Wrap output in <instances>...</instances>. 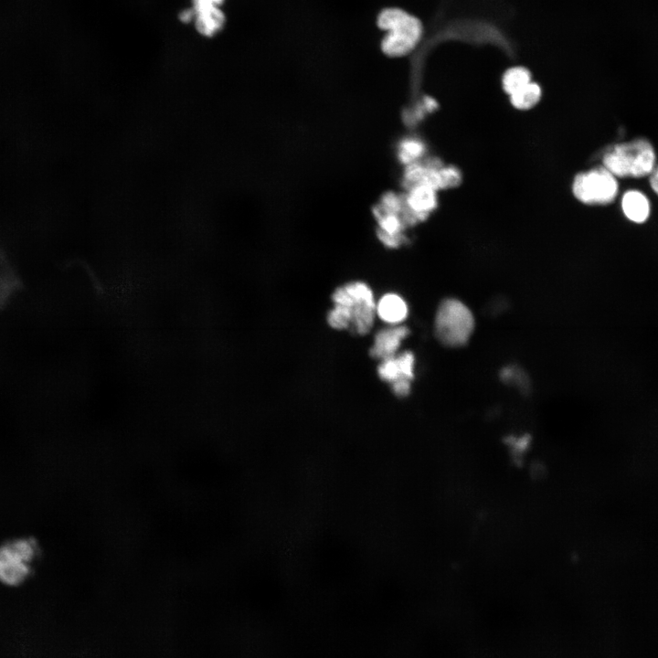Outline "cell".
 <instances>
[{
	"instance_id": "obj_21",
	"label": "cell",
	"mask_w": 658,
	"mask_h": 658,
	"mask_svg": "<svg viewBox=\"0 0 658 658\" xmlns=\"http://www.w3.org/2000/svg\"><path fill=\"white\" fill-rule=\"evenodd\" d=\"M650 177V185L653 191L658 195V166L653 170Z\"/></svg>"
},
{
	"instance_id": "obj_10",
	"label": "cell",
	"mask_w": 658,
	"mask_h": 658,
	"mask_svg": "<svg viewBox=\"0 0 658 658\" xmlns=\"http://www.w3.org/2000/svg\"><path fill=\"white\" fill-rule=\"evenodd\" d=\"M194 7L196 27L200 34L211 37L222 28L225 16L215 4L208 0H194Z\"/></svg>"
},
{
	"instance_id": "obj_22",
	"label": "cell",
	"mask_w": 658,
	"mask_h": 658,
	"mask_svg": "<svg viewBox=\"0 0 658 658\" xmlns=\"http://www.w3.org/2000/svg\"><path fill=\"white\" fill-rule=\"evenodd\" d=\"M193 14H194V12L191 11V10L184 11V12L181 13V15H180V19H181V21H183V22H188L189 20H191V18H192V16H193Z\"/></svg>"
},
{
	"instance_id": "obj_13",
	"label": "cell",
	"mask_w": 658,
	"mask_h": 658,
	"mask_svg": "<svg viewBox=\"0 0 658 658\" xmlns=\"http://www.w3.org/2000/svg\"><path fill=\"white\" fill-rule=\"evenodd\" d=\"M621 207L624 215L636 223L645 221L650 215V203L647 197L636 190L628 191L623 195Z\"/></svg>"
},
{
	"instance_id": "obj_1",
	"label": "cell",
	"mask_w": 658,
	"mask_h": 658,
	"mask_svg": "<svg viewBox=\"0 0 658 658\" xmlns=\"http://www.w3.org/2000/svg\"><path fill=\"white\" fill-rule=\"evenodd\" d=\"M378 27L387 32L381 42L382 52L390 58H400L412 52L423 35L421 21L407 11L389 7L383 9L377 20Z\"/></svg>"
},
{
	"instance_id": "obj_18",
	"label": "cell",
	"mask_w": 658,
	"mask_h": 658,
	"mask_svg": "<svg viewBox=\"0 0 658 658\" xmlns=\"http://www.w3.org/2000/svg\"><path fill=\"white\" fill-rule=\"evenodd\" d=\"M327 323L336 330L350 328L352 323L350 309L346 306L334 304V308L328 313Z\"/></svg>"
},
{
	"instance_id": "obj_14",
	"label": "cell",
	"mask_w": 658,
	"mask_h": 658,
	"mask_svg": "<svg viewBox=\"0 0 658 658\" xmlns=\"http://www.w3.org/2000/svg\"><path fill=\"white\" fill-rule=\"evenodd\" d=\"M531 81V72L523 66L509 68L502 78L503 89L509 96L520 90Z\"/></svg>"
},
{
	"instance_id": "obj_5",
	"label": "cell",
	"mask_w": 658,
	"mask_h": 658,
	"mask_svg": "<svg viewBox=\"0 0 658 658\" xmlns=\"http://www.w3.org/2000/svg\"><path fill=\"white\" fill-rule=\"evenodd\" d=\"M334 304L346 306L352 314L350 328L358 334H367L373 324L376 302L371 288L363 281H351L335 289L332 294Z\"/></svg>"
},
{
	"instance_id": "obj_2",
	"label": "cell",
	"mask_w": 658,
	"mask_h": 658,
	"mask_svg": "<svg viewBox=\"0 0 658 658\" xmlns=\"http://www.w3.org/2000/svg\"><path fill=\"white\" fill-rule=\"evenodd\" d=\"M654 164L653 148L645 139L617 144L603 157V166L619 177L648 175Z\"/></svg>"
},
{
	"instance_id": "obj_20",
	"label": "cell",
	"mask_w": 658,
	"mask_h": 658,
	"mask_svg": "<svg viewBox=\"0 0 658 658\" xmlns=\"http://www.w3.org/2000/svg\"><path fill=\"white\" fill-rule=\"evenodd\" d=\"M411 380L398 379L391 384L393 393L398 397H406L409 394L411 388Z\"/></svg>"
},
{
	"instance_id": "obj_8",
	"label": "cell",
	"mask_w": 658,
	"mask_h": 658,
	"mask_svg": "<svg viewBox=\"0 0 658 658\" xmlns=\"http://www.w3.org/2000/svg\"><path fill=\"white\" fill-rule=\"evenodd\" d=\"M409 334V328L399 324L379 330L375 335L370 356L381 360L394 356Z\"/></svg>"
},
{
	"instance_id": "obj_7",
	"label": "cell",
	"mask_w": 658,
	"mask_h": 658,
	"mask_svg": "<svg viewBox=\"0 0 658 658\" xmlns=\"http://www.w3.org/2000/svg\"><path fill=\"white\" fill-rule=\"evenodd\" d=\"M401 214L406 226L417 224L428 218L438 205L437 190L429 186H416L407 190Z\"/></svg>"
},
{
	"instance_id": "obj_19",
	"label": "cell",
	"mask_w": 658,
	"mask_h": 658,
	"mask_svg": "<svg viewBox=\"0 0 658 658\" xmlns=\"http://www.w3.org/2000/svg\"><path fill=\"white\" fill-rule=\"evenodd\" d=\"M461 173L453 166L441 167L442 189L454 187L461 183Z\"/></svg>"
},
{
	"instance_id": "obj_23",
	"label": "cell",
	"mask_w": 658,
	"mask_h": 658,
	"mask_svg": "<svg viewBox=\"0 0 658 658\" xmlns=\"http://www.w3.org/2000/svg\"><path fill=\"white\" fill-rule=\"evenodd\" d=\"M216 5H220L224 0H208Z\"/></svg>"
},
{
	"instance_id": "obj_15",
	"label": "cell",
	"mask_w": 658,
	"mask_h": 658,
	"mask_svg": "<svg viewBox=\"0 0 658 658\" xmlns=\"http://www.w3.org/2000/svg\"><path fill=\"white\" fill-rule=\"evenodd\" d=\"M426 151L424 143L414 137L402 139L398 144L397 155L400 163L409 165L421 160Z\"/></svg>"
},
{
	"instance_id": "obj_11",
	"label": "cell",
	"mask_w": 658,
	"mask_h": 658,
	"mask_svg": "<svg viewBox=\"0 0 658 658\" xmlns=\"http://www.w3.org/2000/svg\"><path fill=\"white\" fill-rule=\"evenodd\" d=\"M376 313L378 317L392 325H398L409 313L405 300L396 293H387L378 301Z\"/></svg>"
},
{
	"instance_id": "obj_12",
	"label": "cell",
	"mask_w": 658,
	"mask_h": 658,
	"mask_svg": "<svg viewBox=\"0 0 658 658\" xmlns=\"http://www.w3.org/2000/svg\"><path fill=\"white\" fill-rule=\"evenodd\" d=\"M533 439L529 433L509 434L503 440L504 452L510 462L522 465L528 461V455L533 449Z\"/></svg>"
},
{
	"instance_id": "obj_17",
	"label": "cell",
	"mask_w": 658,
	"mask_h": 658,
	"mask_svg": "<svg viewBox=\"0 0 658 658\" xmlns=\"http://www.w3.org/2000/svg\"><path fill=\"white\" fill-rule=\"evenodd\" d=\"M404 209V197L394 192L385 193L379 202L373 207V215L377 217L382 214H402Z\"/></svg>"
},
{
	"instance_id": "obj_9",
	"label": "cell",
	"mask_w": 658,
	"mask_h": 658,
	"mask_svg": "<svg viewBox=\"0 0 658 658\" xmlns=\"http://www.w3.org/2000/svg\"><path fill=\"white\" fill-rule=\"evenodd\" d=\"M415 356L405 351L398 356L383 359L377 366V375L383 381L392 384L398 379L414 378Z\"/></svg>"
},
{
	"instance_id": "obj_16",
	"label": "cell",
	"mask_w": 658,
	"mask_h": 658,
	"mask_svg": "<svg viewBox=\"0 0 658 658\" xmlns=\"http://www.w3.org/2000/svg\"><path fill=\"white\" fill-rule=\"evenodd\" d=\"M541 95V87L532 80L525 87L510 95V101L518 110H529L540 101Z\"/></svg>"
},
{
	"instance_id": "obj_4",
	"label": "cell",
	"mask_w": 658,
	"mask_h": 658,
	"mask_svg": "<svg viewBox=\"0 0 658 658\" xmlns=\"http://www.w3.org/2000/svg\"><path fill=\"white\" fill-rule=\"evenodd\" d=\"M38 546L31 537H19L0 546V582L6 586L22 585L32 572L38 556Z\"/></svg>"
},
{
	"instance_id": "obj_6",
	"label": "cell",
	"mask_w": 658,
	"mask_h": 658,
	"mask_svg": "<svg viewBox=\"0 0 658 658\" xmlns=\"http://www.w3.org/2000/svg\"><path fill=\"white\" fill-rule=\"evenodd\" d=\"M572 191L576 198L588 205H607L618 193L615 176L604 166L576 175Z\"/></svg>"
},
{
	"instance_id": "obj_3",
	"label": "cell",
	"mask_w": 658,
	"mask_h": 658,
	"mask_svg": "<svg viewBox=\"0 0 658 658\" xmlns=\"http://www.w3.org/2000/svg\"><path fill=\"white\" fill-rule=\"evenodd\" d=\"M435 334L439 341L449 347H460L468 343L474 330L472 311L455 298L443 300L435 315Z\"/></svg>"
}]
</instances>
